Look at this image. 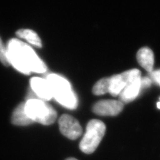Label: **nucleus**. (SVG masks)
<instances>
[{"label": "nucleus", "mask_w": 160, "mask_h": 160, "mask_svg": "<svg viewBox=\"0 0 160 160\" xmlns=\"http://www.w3.org/2000/svg\"><path fill=\"white\" fill-rule=\"evenodd\" d=\"M7 58L9 64L24 74L31 72L43 73L47 68L33 49L17 39H12L8 43Z\"/></svg>", "instance_id": "obj_1"}, {"label": "nucleus", "mask_w": 160, "mask_h": 160, "mask_svg": "<svg viewBox=\"0 0 160 160\" xmlns=\"http://www.w3.org/2000/svg\"><path fill=\"white\" fill-rule=\"evenodd\" d=\"M53 97L63 106L70 109L77 108L78 99L72 91L70 83L57 74H50L47 78Z\"/></svg>", "instance_id": "obj_2"}, {"label": "nucleus", "mask_w": 160, "mask_h": 160, "mask_svg": "<svg viewBox=\"0 0 160 160\" xmlns=\"http://www.w3.org/2000/svg\"><path fill=\"white\" fill-rule=\"evenodd\" d=\"M25 111L33 122L49 126L56 121L57 112L51 105L40 99H30L25 102Z\"/></svg>", "instance_id": "obj_3"}, {"label": "nucleus", "mask_w": 160, "mask_h": 160, "mask_svg": "<svg viewBox=\"0 0 160 160\" xmlns=\"http://www.w3.org/2000/svg\"><path fill=\"white\" fill-rule=\"evenodd\" d=\"M106 132V126L100 120L92 119L88 123L86 132L79 144V148L86 153H92L98 147Z\"/></svg>", "instance_id": "obj_4"}, {"label": "nucleus", "mask_w": 160, "mask_h": 160, "mask_svg": "<svg viewBox=\"0 0 160 160\" xmlns=\"http://www.w3.org/2000/svg\"><path fill=\"white\" fill-rule=\"evenodd\" d=\"M142 77L141 72L138 69H132L122 73L109 78V93L113 96H118L127 85L132 80Z\"/></svg>", "instance_id": "obj_5"}, {"label": "nucleus", "mask_w": 160, "mask_h": 160, "mask_svg": "<svg viewBox=\"0 0 160 160\" xmlns=\"http://www.w3.org/2000/svg\"><path fill=\"white\" fill-rule=\"evenodd\" d=\"M59 126L61 133L70 139H76L82 133V128L78 121L68 114H64L59 119Z\"/></svg>", "instance_id": "obj_6"}, {"label": "nucleus", "mask_w": 160, "mask_h": 160, "mask_svg": "<svg viewBox=\"0 0 160 160\" xmlns=\"http://www.w3.org/2000/svg\"><path fill=\"white\" fill-rule=\"evenodd\" d=\"M123 109V103L116 100H102L93 107V112L99 116H115Z\"/></svg>", "instance_id": "obj_7"}, {"label": "nucleus", "mask_w": 160, "mask_h": 160, "mask_svg": "<svg viewBox=\"0 0 160 160\" xmlns=\"http://www.w3.org/2000/svg\"><path fill=\"white\" fill-rule=\"evenodd\" d=\"M30 86L39 99L48 101L53 98L52 89L47 79L34 77L30 79Z\"/></svg>", "instance_id": "obj_8"}, {"label": "nucleus", "mask_w": 160, "mask_h": 160, "mask_svg": "<svg viewBox=\"0 0 160 160\" xmlns=\"http://www.w3.org/2000/svg\"><path fill=\"white\" fill-rule=\"evenodd\" d=\"M141 78H138L130 82L119 95V101L123 103L132 102L141 91Z\"/></svg>", "instance_id": "obj_9"}, {"label": "nucleus", "mask_w": 160, "mask_h": 160, "mask_svg": "<svg viewBox=\"0 0 160 160\" xmlns=\"http://www.w3.org/2000/svg\"><path fill=\"white\" fill-rule=\"evenodd\" d=\"M138 62L143 68L148 73L153 71L154 64V56L151 49L148 48H142L137 53Z\"/></svg>", "instance_id": "obj_10"}, {"label": "nucleus", "mask_w": 160, "mask_h": 160, "mask_svg": "<svg viewBox=\"0 0 160 160\" xmlns=\"http://www.w3.org/2000/svg\"><path fill=\"white\" fill-rule=\"evenodd\" d=\"M12 123L16 126H25L33 123L25 111V103H21L14 109L12 118Z\"/></svg>", "instance_id": "obj_11"}, {"label": "nucleus", "mask_w": 160, "mask_h": 160, "mask_svg": "<svg viewBox=\"0 0 160 160\" xmlns=\"http://www.w3.org/2000/svg\"><path fill=\"white\" fill-rule=\"evenodd\" d=\"M17 36L27 40V42L30 43L33 46L42 48V43L38 35L33 30L28 29H21L16 32Z\"/></svg>", "instance_id": "obj_12"}, {"label": "nucleus", "mask_w": 160, "mask_h": 160, "mask_svg": "<svg viewBox=\"0 0 160 160\" xmlns=\"http://www.w3.org/2000/svg\"><path fill=\"white\" fill-rule=\"evenodd\" d=\"M109 78H105L99 80L93 88V93L96 96H101L109 92Z\"/></svg>", "instance_id": "obj_13"}, {"label": "nucleus", "mask_w": 160, "mask_h": 160, "mask_svg": "<svg viewBox=\"0 0 160 160\" xmlns=\"http://www.w3.org/2000/svg\"><path fill=\"white\" fill-rule=\"evenodd\" d=\"M0 62L6 66H8L9 65L7 58L6 48L4 47L1 38H0Z\"/></svg>", "instance_id": "obj_14"}, {"label": "nucleus", "mask_w": 160, "mask_h": 160, "mask_svg": "<svg viewBox=\"0 0 160 160\" xmlns=\"http://www.w3.org/2000/svg\"><path fill=\"white\" fill-rule=\"evenodd\" d=\"M152 82H154L158 85H160V69L152 71L149 73V76H148Z\"/></svg>", "instance_id": "obj_15"}, {"label": "nucleus", "mask_w": 160, "mask_h": 160, "mask_svg": "<svg viewBox=\"0 0 160 160\" xmlns=\"http://www.w3.org/2000/svg\"><path fill=\"white\" fill-rule=\"evenodd\" d=\"M152 83L148 77H144L141 78V90L143 88H146L149 86H150V85Z\"/></svg>", "instance_id": "obj_16"}, {"label": "nucleus", "mask_w": 160, "mask_h": 160, "mask_svg": "<svg viewBox=\"0 0 160 160\" xmlns=\"http://www.w3.org/2000/svg\"><path fill=\"white\" fill-rule=\"evenodd\" d=\"M66 160H78L77 159H75V158H68L67 159H66Z\"/></svg>", "instance_id": "obj_17"}, {"label": "nucleus", "mask_w": 160, "mask_h": 160, "mask_svg": "<svg viewBox=\"0 0 160 160\" xmlns=\"http://www.w3.org/2000/svg\"><path fill=\"white\" fill-rule=\"evenodd\" d=\"M157 106H158V109H160V102H159L157 103Z\"/></svg>", "instance_id": "obj_18"}, {"label": "nucleus", "mask_w": 160, "mask_h": 160, "mask_svg": "<svg viewBox=\"0 0 160 160\" xmlns=\"http://www.w3.org/2000/svg\"><path fill=\"white\" fill-rule=\"evenodd\" d=\"M159 86H160V85H159Z\"/></svg>", "instance_id": "obj_19"}]
</instances>
